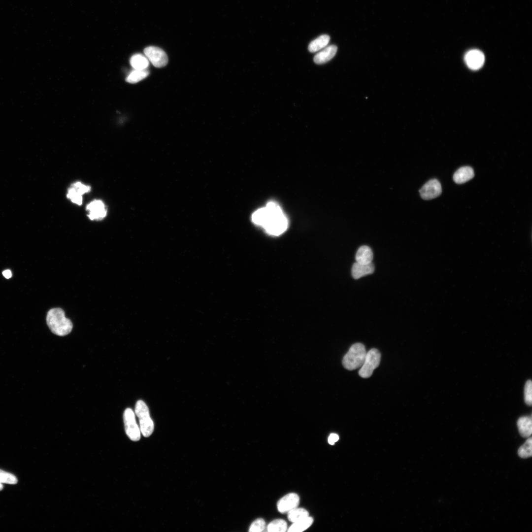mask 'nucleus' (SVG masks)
Returning <instances> with one entry per match:
<instances>
[{"instance_id":"f257e3e1","label":"nucleus","mask_w":532,"mask_h":532,"mask_svg":"<svg viewBox=\"0 0 532 532\" xmlns=\"http://www.w3.org/2000/svg\"><path fill=\"white\" fill-rule=\"evenodd\" d=\"M254 223L262 227L268 234L279 235L287 229L288 221L280 206L275 202H268L253 214Z\"/></svg>"},{"instance_id":"f03ea898","label":"nucleus","mask_w":532,"mask_h":532,"mask_svg":"<svg viewBox=\"0 0 532 532\" xmlns=\"http://www.w3.org/2000/svg\"><path fill=\"white\" fill-rule=\"evenodd\" d=\"M46 322L51 332L59 336L67 335L72 329L71 321L65 317V312L60 308L49 310L47 314Z\"/></svg>"},{"instance_id":"7ed1b4c3","label":"nucleus","mask_w":532,"mask_h":532,"mask_svg":"<svg viewBox=\"0 0 532 532\" xmlns=\"http://www.w3.org/2000/svg\"><path fill=\"white\" fill-rule=\"evenodd\" d=\"M366 351L361 343L352 345L342 360V365L347 369L352 370L361 367L364 363Z\"/></svg>"},{"instance_id":"20e7f679","label":"nucleus","mask_w":532,"mask_h":532,"mask_svg":"<svg viewBox=\"0 0 532 532\" xmlns=\"http://www.w3.org/2000/svg\"><path fill=\"white\" fill-rule=\"evenodd\" d=\"M134 412L139 419L141 433L144 437H149L154 431V425L147 405L143 400H138L135 404Z\"/></svg>"},{"instance_id":"39448f33","label":"nucleus","mask_w":532,"mask_h":532,"mask_svg":"<svg viewBox=\"0 0 532 532\" xmlns=\"http://www.w3.org/2000/svg\"><path fill=\"white\" fill-rule=\"evenodd\" d=\"M380 359L381 354L378 350L372 348L369 350L359 371V375L364 378L370 377L373 370L379 366Z\"/></svg>"},{"instance_id":"423d86ee","label":"nucleus","mask_w":532,"mask_h":532,"mask_svg":"<svg viewBox=\"0 0 532 532\" xmlns=\"http://www.w3.org/2000/svg\"><path fill=\"white\" fill-rule=\"evenodd\" d=\"M123 420L128 436L132 441H138L140 438L141 432L136 422L135 413L131 408H127L125 410Z\"/></svg>"},{"instance_id":"0eeeda50","label":"nucleus","mask_w":532,"mask_h":532,"mask_svg":"<svg viewBox=\"0 0 532 532\" xmlns=\"http://www.w3.org/2000/svg\"><path fill=\"white\" fill-rule=\"evenodd\" d=\"M144 53L148 61L156 67L165 66L168 62L166 54L159 47L148 46L144 49Z\"/></svg>"},{"instance_id":"6e6552de","label":"nucleus","mask_w":532,"mask_h":532,"mask_svg":"<svg viewBox=\"0 0 532 532\" xmlns=\"http://www.w3.org/2000/svg\"><path fill=\"white\" fill-rule=\"evenodd\" d=\"M442 192L441 186L436 179H432L426 182L419 190L421 198L425 200L434 199Z\"/></svg>"},{"instance_id":"1a4fd4ad","label":"nucleus","mask_w":532,"mask_h":532,"mask_svg":"<svg viewBox=\"0 0 532 532\" xmlns=\"http://www.w3.org/2000/svg\"><path fill=\"white\" fill-rule=\"evenodd\" d=\"M299 503V496L295 493H290L286 495L278 500L277 503V507L279 512L285 513L297 507Z\"/></svg>"},{"instance_id":"9d476101","label":"nucleus","mask_w":532,"mask_h":532,"mask_svg":"<svg viewBox=\"0 0 532 532\" xmlns=\"http://www.w3.org/2000/svg\"><path fill=\"white\" fill-rule=\"evenodd\" d=\"M86 209L88 211V216L91 220H101L107 213L106 207L100 200H95L87 204Z\"/></svg>"},{"instance_id":"9b49d317","label":"nucleus","mask_w":532,"mask_h":532,"mask_svg":"<svg viewBox=\"0 0 532 532\" xmlns=\"http://www.w3.org/2000/svg\"><path fill=\"white\" fill-rule=\"evenodd\" d=\"M465 62L469 68L473 70L478 69L484 64L485 57L483 53L477 49L468 51L465 57Z\"/></svg>"},{"instance_id":"f8f14e48","label":"nucleus","mask_w":532,"mask_h":532,"mask_svg":"<svg viewBox=\"0 0 532 532\" xmlns=\"http://www.w3.org/2000/svg\"><path fill=\"white\" fill-rule=\"evenodd\" d=\"M337 47L331 45L318 52L314 57V62L317 64H323L331 60L335 56Z\"/></svg>"},{"instance_id":"ddd939ff","label":"nucleus","mask_w":532,"mask_h":532,"mask_svg":"<svg viewBox=\"0 0 532 532\" xmlns=\"http://www.w3.org/2000/svg\"><path fill=\"white\" fill-rule=\"evenodd\" d=\"M473 169L470 166H465L459 168L454 173L453 179L457 184H463L473 178Z\"/></svg>"},{"instance_id":"4468645a","label":"nucleus","mask_w":532,"mask_h":532,"mask_svg":"<svg viewBox=\"0 0 532 532\" xmlns=\"http://www.w3.org/2000/svg\"><path fill=\"white\" fill-rule=\"evenodd\" d=\"M374 270V266L372 263L364 265L356 262L353 265L351 273L353 277L357 279L366 275L372 273Z\"/></svg>"},{"instance_id":"2eb2a0df","label":"nucleus","mask_w":532,"mask_h":532,"mask_svg":"<svg viewBox=\"0 0 532 532\" xmlns=\"http://www.w3.org/2000/svg\"><path fill=\"white\" fill-rule=\"evenodd\" d=\"M355 259L356 262L361 264H370L373 259L372 251L368 246H362L358 249Z\"/></svg>"},{"instance_id":"dca6fc26","label":"nucleus","mask_w":532,"mask_h":532,"mask_svg":"<svg viewBox=\"0 0 532 532\" xmlns=\"http://www.w3.org/2000/svg\"><path fill=\"white\" fill-rule=\"evenodd\" d=\"M517 424L520 435L523 437H530L532 432L531 417H521L518 419Z\"/></svg>"},{"instance_id":"f3484780","label":"nucleus","mask_w":532,"mask_h":532,"mask_svg":"<svg viewBox=\"0 0 532 532\" xmlns=\"http://www.w3.org/2000/svg\"><path fill=\"white\" fill-rule=\"evenodd\" d=\"M330 37L327 34H323L312 40L308 45L309 52L314 53L327 46Z\"/></svg>"},{"instance_id":"a211bd4d","label":"nucleus","mask_w":532,"mask_h":532,"mask_svg":"<svg viewBox=\"0 0 532 532\" xmlns=\"http://www.w3.org/2000/svg\"><path fill=\"white\" fill-rule=\"evenodd\" d=\"M130 64L134 69H145L149 66V61L145 55L135 54L131 57Z\"/></svg>"},{"instance_id":"6ab92c4d","label":"nucleus","mask_w":532,"mask_h":532,"mask_svg":"<svg viewBox=\"0 0 532 532\" xmlns=\"http://www.w3.org/2000/svg\"><path fill=\"white\" fill-rule=\"evenodd\" d=\"M313 522L312 517L308 516L306 518L293 523L288 530L289 532H301L310 527Z\"/></svg>"},{"instance_id":"aec40b11","label":"nucleus","mask_w":532,"mask_h":532,"mask_svg":"<svg viewBox=\"0 0 532 532\" xmlns=\"http://www.w3.org/2000/svg\"><path fill=\"white\" fill-rule=\"evenodd\" d=\"M308 516V512L303 508L296 507L288 512V518L293 523L304 519Z\"/></svg>"},{"instance_id":"412c9836","label":"nucleus","mask_w":532,"mask_h":532,"mask_svg":"<svg viewBox=\"0 0 532 532\" xmlns=\"http://www.w3.org/2000/svg\"><path fill=\"white\" fill-rule=\"evenodd\" d=\"M287 530V522L281 519L274 520L266 527V531L269 532H285Z\"/></svg>"},{"instance_id":"4be33fe9","label":"nucleus","mask_w":532,"mask_h":532,"mask_svg":"<svg viewBox=\"0 0 532 532\" xmlns=\"http://www.w3.org/2000/svg\"><path fill=\"white\" fill-rule=\"evenodd\" d=\"M149 72L147 69L133 70L126 78V81L130 83H135L146 78Z\"/></svg>"},{"instance_id":"5701e85b","label":"nucleus","mask_w":532,"mask_h":532,"mask_svg":"<svg viewBox=\"0 0 532 532\" xmlns=\"http://www.w3.org/2000/svg\"><path fill=\"white\" fill-rule=\"evenodd\" d=\"M532 437L527 439L525 443L522 445L518 450V454L522 458H527L532 456Z\"/></svg>"},{"instance_id":"b1692460","label":"nucleus","mask_w":532,"mask_h":532,"mask_svg":"<svg viewBox=\"0 0 532 532\" xmlns=\"http://www.w3.org/2000/svg\"><path fill=\"white\" fill-rule=\"evenodd\" d=\"M67 197L70 200L78 205H81L82 202V195L78 193L71 185L68 188Z\"/></svg>"},{"instance_id":"393cba45","label":"nucleus","mask_w":532,"mask_h":532,"mask_svg":"<svg viewBox=\"0 0 532 532\" xmlns=\"http://www.w3.org/2000/svg\"><path fill=\"white\" fill-rule=\"evenodd\" d=\"M17 482V478L14 475L0 469V483L16 484Z\"/></svg>"},{"instance_id":"a878e982","label":"nucleus","mask_w":532,"mask_h":532,"mask_svg":"<svg viewBox=\"0 0 532 532\" xmlns=\"http://www.w3.org/2000/svg\"><path fill=\"white\" fill-rule=\"evenodd\" d=\"M266 528V522L262 518H258L254 521L251 524L249 532H261Z\"/></svg>"},{"instance_id":"bb28decb","label":"nucleus","mask_w":532,"mask_h":532,"mask_svg":"<svg viewBox=\"0 0 532 532\" xmlns=\"http://www.w3.org/2000/svg\"><path fill=\"white\" fill-rule=\"evenodd\" d=\"M524 399L525 403L531 406L532 403V383L529 380L526 382L524 388Z\"/></svg>"},{"instance_id":"cd10ccee","label":"nucleus","mask_w":532,"mask_h":532,"mask_svg":"<svg viewBox=\"0 0 532 532\" xmlns=\"http://www.w3.org/2000/svg\"><path fill=\"white\" fill-rule=\"evenodd\" d=\"M71 186L82 195L89 192L91 190L89 186L84 185L80 182H76L72 184Z\"/></svg>"},{"instance_id":"c85d7f7f","label":"nucleus","mask_w":532,"mask_h":532,"mask_svg":"<svg viewBox=\"0 0 532 532\" xmlns=\"http://www.w3.org/2000/svg\"><path fill=\"white\" fill-rule=\"evenodd\" d=\"M339 439L338 435L336 433H331L328 437V442L331 445H333Z\"/></svg>"},{"instance_id":"c756f323","label":"nucleus","mask_w":532,"mask_h":532,"mask_svg":"<svg viewBox=\"0 0 532 532\" xmlns=\"http://www.w3.org/2000/svg\"><path fill=\"white\" fill-rule=\"evenodd\" d=\"M2 274L6 279H9L12 276L11 271L9 269L4 270L2 272Z\"/></svg>"},{"instance_id":"7c9ffc66","label":"nucleus","mask_w":532,"mask_h":532,"mask_svg":"<svg viewBox=\"0 0 532 532\" xmlns=\"http://www.w3.org/2000/svg\"><path fill=\"white\" fill-rule=\"evenodd\" d=\"M3 486L2 484L0 483V491H1L3 489Z\"/></svg>"}]
</instances>
